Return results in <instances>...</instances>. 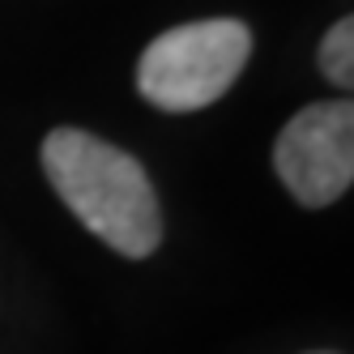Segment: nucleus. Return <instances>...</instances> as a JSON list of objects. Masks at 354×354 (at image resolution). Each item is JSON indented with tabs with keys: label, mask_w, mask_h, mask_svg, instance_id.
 Returning <instances> with one entry per match:
<instances>
[{
	"label": "nucleus",
	"mask_w": 354,
	"mask_h": 354,
	"mask_svg": "<svg viewBox=\"0 0 354 354\" xmlns=\"http://www.w3.org/2000/svg\"><path fill=\"white\" fill-rule=\"evenodd\" d=\"M43 171L56 196L107 248L145 261L162 243V209L133 154L82 129H56L43 141Z\"/></svg>",
	"instance_id": "nucleus-1"
},
{
	"label": "nucleus",
	"mask_w": 354,
	"mask_h": 354,
	"mask_svg": "<svg viewBox=\"0 0 354 354\" xmlns=\"http://www.w3.org/2000/svg\"><path fill=\"white\" fill-rule=\"evenodd\" d=\"M252 56V30L235 17L188 21L145 47L137 90L162 111H201L235 86Z\"/></svg>",
	"instance_id": "nucleus-2"
},
{
	"label": "nucleus",
	"mask_w": 354,
	"mask_h": 354,
	"mask_svg": "<svg viewBox=\"0 0 354 354\" xmlns=\"http://www.w3.org/2000/svg\"><path fill=\"white\" fill-rule=\"evenodd\" d=\"M273 167L299 205H333L354 180V107L346 98L303 107L277 137Z\"/></svg>",
	"instance_id": "nucleus-3"
},
{
	"label": "nucleus",
	"mask_w": 354,
	"mask_h": 354,
	"mask_svg": "<svg viewBox=\"0 0 354 354\" xmlns=\"http://www.w3.org/2000/svg\"><path fill=\"white\" fill-rule=\"evenodd\" d=\"M320 73L333 86H342V90L354 86V21L350 17H342L337 26L324 35V43H320Z\"/></svg>",
	"instance_id": "nucleus-4"
},
{
	"label": "nucleus",
	"mask_w": 354,
	"mask_h": 354,
	"mask_svg": "<svg viewBox=\"0 0 354 354\" xmlns=\"http://www.w3.org/2000/svg\"><path fill=\"white\" fill-rule=\"evenodd\" d=\"M312 354H328V350H312Z\"/></svg>",
	"instance_id": "nucleus-5"
}]
</instances>
